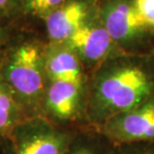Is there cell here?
<instances>
[{"label":"cell","mask_w":154,"mask_h":154,"mask_svg":"<svg viewBox=\"0 0 154 154\" xmlns=\"http://www.w3.org/2000/svg\"><path fill=\"white\" fill-rule=\"evenodd\" d=\"M154 99V54L123 53L92 71L86 92L85 126L106 120Z\"/></svg>","instance_id":"obj_1"},{"label":"cell","mask_w":154,"mask_h":154,"mask_svg":"<svg viewBox=\"0 0 154 154\" xmlns=\"http://www.w3.org/2000/svg\"><path fill=\"white\" fill-rule=\"evenodd\" d=\"M95 130L114 145L154 142V99L112 116Z\"/></svg>","instance_id":"obj_6"},{"label":"cell","mask_w":154,"mask_h":154,"mask_svg":"<svg viewBox=\"0 0 154 154\" xmlns=\"http://www.w3.org/2000/svg\"><path fill=\"white\" fill-rule=\"evenodd\" d=\"M98 11L97 0H67L44 19L49 42H66Z\"/></svg>","instance_id":"obj_8"},{"label":"cell","mask_w":154,"mask_h":154,"mask_svg":"<svg viewBox=\"0 0 154 154\" xmlns=\"http://www.w3.org/2000/svg\"><path fill=\"white\" fill-rule=\"evenodd\" d=\"M25 118L13 92L0 76V140Z\"/></svg>","instance_id":"obj_11"},{"label":"cell","mask_w":154,"mask_h":154,"mask_svg":"<svg viewBox=\"0 0 154 154\" xmlns=\"http://www.w3.org/2000/svg\"><path fill=\"white\" fill-rule=\"evenodd\" d=\"M12 3V0H0V13L9 10Z\"/></svg>","instance_id":"obj_15"},{"label":"cell","mask_w":154,"mask_h":154,"mask_svg":"<svg viewBox=\"0 0 154 154\" xmlns=\"http://www.w3.org/2000/svg\"><path fill=\"white\" fill-rule=\"evenodd\" d=\"M97 1H98V0H97ZM101 1H104V0H101Z\"/></svg>","instance_id":"obj_17"},{"label":"cell","mask_w":154,"mask_h":154,"mask_svg":"<svg viewBox=\"0 0 154 154\" xmlns=\"http://www.w3.org/2000/svg\"><path fill=\"white\" fill-rule=\"evenodd\" d=\"M46 44L35 40L10 49L0 67V76L13 92L26 118L43 116L48 79L44 66Z\"/></svg>","instance_id":"obj_2"},{"label":"cell","mask_w":154,"mask_h":154,"mask_svg":"<svg viewBox=\"0 0 154 154\" xmlns=\"http://www.w3.org/2000/svg\"><path fill=\"white\" fill-rule=\"evenodd\" d=\"M65 43L78 55L88 75L105 61L124 52L110 36L99 15L77 30Z\"/></svg>","instance_id":"obj_7"},{"label":"cell","mask_w":154,"mask_h":154,"mask_svg":"<svg viewBox=\"0 0 154 154\" xmlns=\"http://www.w3.org/2000/svg\"><path fill=\"white\" fill-rule=\"evenodd\" d=\"M27 12L45 19L51 12L64 4L67 0H21Z\"/></svg>","instance_id":"obj_12"},{"label":"cell","mask_w":154,"mask_h":154,"mask_svg":"<svg viewBox=\"0 0 154 154\" xmlns=\"http://www.w3.org/2000/svg\"><path fill=\"white\" fill-rule=\"evenodd\" d=\"M112 154H154V142L117 144L113 146Z\"/></svg>","instance_id":"obj_14"},{"label":"cell","mask_w":154,"mask_h":154,"mask_svg":"<svg viewBox=\"0 0 154 154\" xmlns=\"http://www.w3.org/2000/svg\"><path fill=\"white\" fill-rule=\"evenodd\" d=\"M1 48H2V31L0 28V53H1Z\"/></svg>","instance_id":"obj_16"},{"label":"cell","mask_w":154,"mask_h":154,"mask_svg":"<svg viewBox=\"0 0 154 154\" xmlns=\"http://www.w3.org/2000/svg\"><path fill=\"white\" fill-rule=\"evenodd\" d=\"M134 3L144 25L154 33V0H134Z\"/></svg>","instance_id":"obj_13"},{"label":"cell","mask_w":154,"mask_h":154,"mask_svg":"<svg viewBox=\"0 0 154 154\" xmlns=\"http://www.w3.org/2000/svg\"><path fill=\"white\" fill-rule=\"evenodd\" d=\"M98 15L112 39L124 52L150 53L145 48L153 33L142 22L134 0L101 1Z\"/></svg>","instance_id":"obj_4"},{"label":"cell","mask_w":154,"mask_h":154,"mask_svg":"<svg viewBox=\"0 0 154 154\" xmlns=\"http://www.w3.org/2000/svg\"><path fill=\"white\" fill-rule=\"evenodd\" d=\"M44 66L48 82L64 81L87 86L88 72L82 61L65 42L46 44Z\"/></svg>","instance_id":"obj_9"},{"label":"cell","mask_w":154,"mask_h":154,"mask_svg":"<svg viewBox=\"0 0 154 154\" xmlns=\"http://www.w3.org/2000/svg\"><path fill=\"white\" fill-rule=\"evenodd\" d=\"M79 128L65 127L44 116L22 120L0 140L1 154H64Z\"/></svg>","instance_id":"obj_3"},{"label":"cell","mask_w":154,"mask_h":154,"mask_svg":"<svg viewBox=\"0 0 154 154\" xmlns=\"http://www.w3.org/2000/svg\"><path fill=\"white\" fill-rule=\"evenodd\" d=\"M87 86L70 82L50 81L43 101V116L65 127L85 126Z\"/></svg>","instance_id":"obj_5"},{"label":"cell","mask_w":154,"mask_h":154,"mask_svg":"<svg viewBox=\"0 0 154 154\" xmlns=\"http://www.w3.org/2000/svg\"><path fill=\"white\" fill-rule=\"evenodd\" d=\"M113 146L97 130L81 127L64 154H112Z\"/></svg>","instance_id":"obj_10"}]
</instances>
